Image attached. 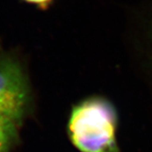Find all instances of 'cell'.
I'll return each instance as SVG.
<instances>
[{
	"mask_svg": "<svg viewBox=\"0 0 152 152\" xmlns=\"http://www.w3.org/2000/svg\"><path fill=\"white\" fill-rule=\"evenodd\" d=\"M31 104V88L21 62L15 55L0 53V113L20 125Z\"/></svg>",
	"mask_w": 152,
	"mask_h": 152,
	"instance_id": "7a4b0ae2",
	"label": "cell"
},
{
	"mask_svg": "<svg viewBox=\"0 0 152 152\" xmlns=\"http://www.w3.org/2000/svg\"><path fill=\"white\" fill-rule=\"evenodd\" d=\"M20 1L30 5L37 7L40 10H47L54 2V0H20Z\"/></svg>",
	"mask_w": 152,
	"mask_h": 152,
	"instance_id": "277c9868",
	"label": "cell"
},
{
	"mask_svg": "<svg viewBox=\"0 0 152 152\" xmlns=\"http://www.w3.org/2000/svg\"><path fill=\"white\" fill-rule=\"evenodd\" d=\"M117 124L112 103L102 97H91L72 109L68 134L80 152H117Z\"/></svg>",
	"mask_w": 152,
	"mask_h": 152,
	"instance_id": "6da1fadb",
	"label": "cell"
},
{
	"mask_svg": "<svg viewBox=\"0 0 152 152\" xmlns=\"http://www.w3.org/2000/svg\"><path fill=\"white\" fill-rule=\"evenodd\" d=\"M20 125L0 113V152H12L19 143Z\"/></svg>",
	"mask_w": 152,
	"mask_h": 152,
	"instance_id": "3957f363",
	"label": "cell"
}]
</instances>
